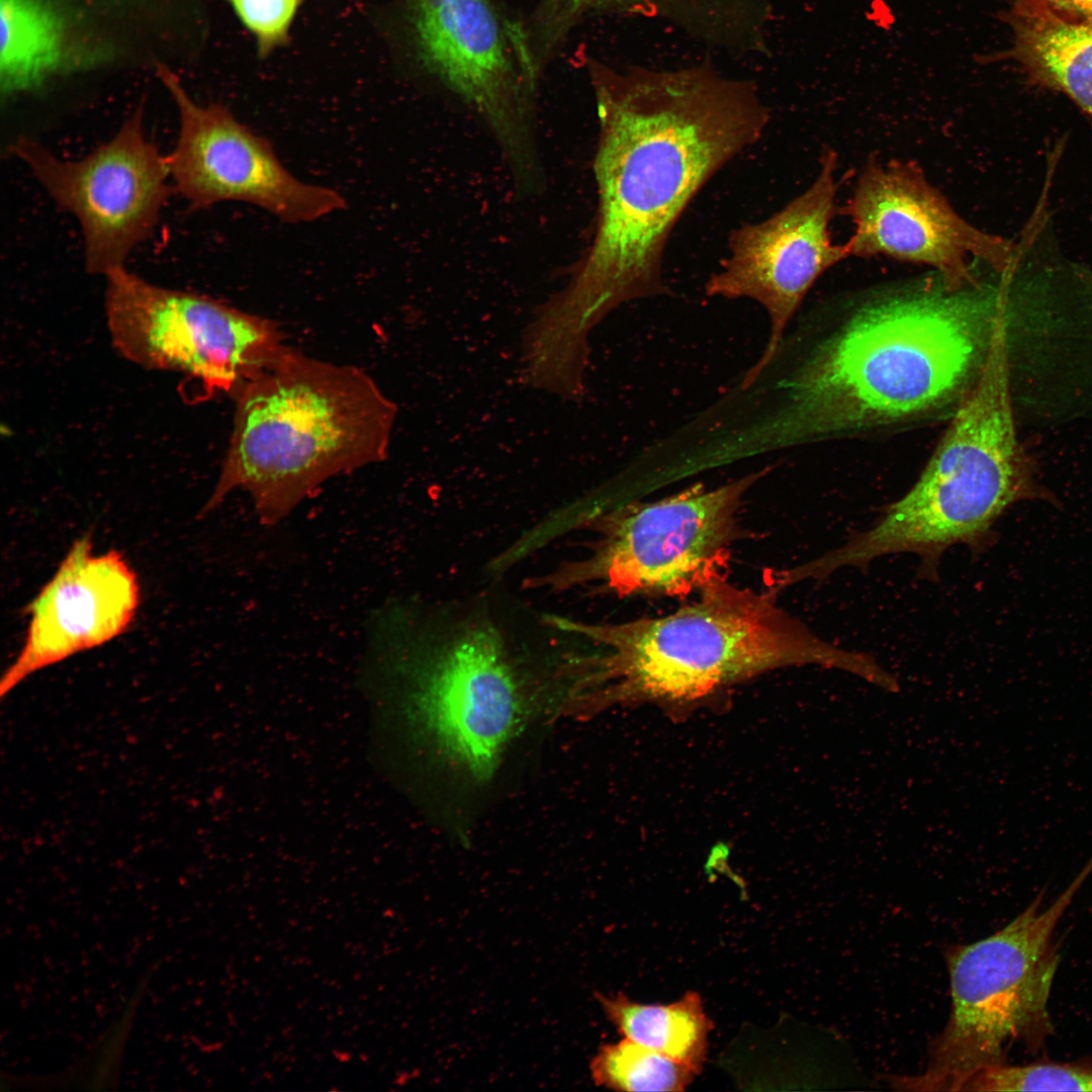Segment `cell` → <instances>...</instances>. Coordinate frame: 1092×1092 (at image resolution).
I'll return each mask as SVG.
<instances>
[{"mask_svg": "<svg viewBox=\"0 0 1092 1092\" xmlns=\"http://www.w3.org/2000/svg\"><path fill=\"white\" fill-rule=\"evenodd\" d=\"M598 207L568 285L547 300L586 335L619 305L664 295L668 239L687 207L756 144L768 111L754 91L704 74L596 72Z\"/></svg>", "mask_w": 1092, "mask_h": 1092, "instance_id": "cell-1", "label": "cell"}, {"mask_svg": "<svg viewBox=\"0 0 1092 1092\" xmlns=\"http://www.w3.org/2000/svg\"><path fill=\"white\" fill-rule=\"evenodd\" d=\"M979 287L924 290L856 310L785 382V443L954 411L983 367L997 311Z\"/></svg>", "mask_w": 1092, "mask_h": 1092, "instance_id": "cell-2", "label": "cell"}, {"mask_svg": "<svg viewBox=\"0 0 1092 1092\" xmlns=\"http://www.w3.org/2000/svg\"><path fill=\"white\" fill-rule=\"evenodd\" d=\"M555 629L587 639L600 652L570 656L560 711L585 717L628 700L692 701L775 668L814 664L869 679L875 659L817 637L769 595L717 574L697 601L656 618L587 624L544 615Z\"/></svg>", "mask_w": 1092, "mask_h": 1092, "instance_id": "cell-3", "label": "cell"}, {"mask_svg": "<svg viewBox=\"0 0 1092 1092\" xmlns=\"http://www.w3.org/2000/svg\"><path fill=\"white\" fill-rule=\"evenodd\" d=\"M235 394L230 445L203 514L240 489L272 526L332 477L387 456L396 405L356 366L285 347Z\"/></svg>", "mask_w": 1092, "mask_h": 1092, "instance_id": "cell-4", "label": "cell"}, {"mask_svg": "<svg viewBox=\"0 0 1092 1092\" xmlns=\"http://www.w3.org/2000/svg\"><path fill=\"white\" fill-rule=\"evenodd\" d=\"M1046 494L1016 437L1006 316L998 314L980 374L917 481L874 526L817 558L816 565L827 576L903 552L930 564L952 545L987 542L1005 510Z\"/></svg>", "mask_w": 1092, "mask_h": 1092, "instance_id": "cell-5", "label": "cell"}, {"mask_svg": "<svg viewBox=\"0 0 1092 1092\" xmlns=\"http://www.w3.org/2000/svg\"><path fill=\"white\" fill-rule=\"evenodd\" d=\"M376 654L406 679L421 734L476 782L489 780L525 717L517 646L486 602L386 611Z\"/></svg>", "mask_w": 1092, "mask_h": 1092, "instance_id": "cell-6", "label": "cell"}, {"mask_svg": "<svg viewBox=\"0 0 1092 1092\" xmlns=\"http://www.w3.org/2000/svg\"><path fill=\"white\" fill-rule=\"evenodd\" d=\"M1091 873L1092 856L1049 905L1043 889L998 931L947 952L948 1021L930 1043L925 1070L895 1078L897 1089L965 1091L977 1075L1005 1064L1014 1043L1029 1052L1043 1046L1060 960L1055 931Z\"/></svg>", "mask_w": 1092, "mask_h": 1092, "instance_id": "cell-7", "label": "cell"}, {"mask_svg": "<svg viewBox=\"0 0 1092 1092\" xmlns=\"http://www.w3.org/2000/svg\"><path fill=\"white\" fill-rule=\"evenodd\" d=\"M766 473L759 470L713 489L695 484L589 518L585 526L599 534L590 554L531 578L526 586L561 592L599 581L621 596L699 592L724 573L738 508Z\"/></svg>", "mask_w": 1092, "mask_h": 1092, "instance_id": "cell-8", "label": "cell"}, {"mask_svg": "<svg viewBox=\"0 0 1092 1092\" xmlns=\"http://www.w3.org/2000/svg\"><path fill=\"white\" fill-rule=\"evenodd\" d=\"M104 277L113 346L144 368L185 374L208 392L236 393L286 347L274 323L218 299L159 286L126 267Z\"/></svg>", "mask_w": 1092, "mask_h": 1092, "instance_id": "cell-9", "label": "cell"}, {"mask_svg": "<svg viewBox=\"0 0 1092 1092\" xmlns=\"http://www.w3.org/2000/svg\"><path fill=\"white\" fill-rule=\"evenodd\" d=\"M13 154L57 205L79 222L85 266L105 276L125 267L156 229L171 192L167 156L147 138L136 109L108 142L78 160L19 138Z\"/></svg>", "mask_w": 1092, "mask_h": 1092, "instance_id": "cell-10", "label": "cell"}, {"mask_svg": "<svg viewBox=\"0 0 1092 1092\" xmlns=\"http://www.w3.org/2000/svg\"><path fill=\"white\" fill-rule=\"evenodd\" d=\"M157 73L179 114L177 142L167 155L171 180L191 209L236 201L298 224L346 208L337 190L294 176L270 142L228 108L194 101L169 68L160 65Z\"/></svg>", "mask_w": 1092, "mask_h": 1092, "instance_id": "cell-11", "label": "cell"}, {"mask_svg": "<svg viewBox=\"0 0 1092 1092\" xmlns=\"http://www.w3.org/2000/svg\"><path fill=\"white\" fill-rule=\"evenodd\" d=\"M837 155L824 148L813 183L782 209L758 222H745L728 237L729 255L705 284V293L759 303L770 333L759 360L744 376L747 387L775 357L791 318L816 280L850 257L845 244L832 243L830 222L839 186Z\"/></svg>", "mask_w": 1092, "mask_h": 1092, "instance_id": "cell-12", "label": "cell"}, {"mask_svg": "<svg viewBox=\"0 0 1092 1092\" xmlns=\"http://www.w3.org/2000/svg\"><path fill=\"white\" fill-rule=\"evenodd\" d=\"M843 210L854 226L850 256L928 265L948 291L978 287L971 258L1009 266L1010 243L964 219L914 162H869Z\"/></svg>", "mask_w": 1092, "mask_h": 1092, "instance_id": "cell-13", "label": "cell"}, {"mask_svg": "<svg viewBox=\"0 0 1092 1092\" xmlns=\"http://www.w3.org/2000/svg\"><path fill=\"white\" fill-rule=\"evenodd\" d=\"M421 59L447 88L480 113L522 173L532 165L530 65L488 0H413Z\"/></svg>", "mask_w": 1092, "mask_h": 1092, "instance_id": "cell-14", "label": "cell"}, {"mask_svg": "<svg viewBox=\"0 0 1092 1092\" xmlns=\"http://www.w3.org/2000/svg\"><path fill=\"white\" fill-rule=\"evenodd\" d=\"M140 601L136 573L121 553L94 554L89 535L77 539L25 608L24 641L1 677V698L35 672L122 635Z\"/></svg>", "mask_w": 1092, "mask_h": 1092, "instance_id": "cell-15", "label": "cell"}, {"mask_svg": "<svg viewBox=\"0 0 1092 1092\" xmlns=\"http://www.w3.org/2000/svg\"><path fill=\"white\" fill-rule=\"evenodd\" d=\"M1005 15L1010 50L990 57L1018 62L1036 84L1066 94L1092 120V21L1055 11L1039 0H1011Z\"/></svg>", "mask_w": 1092, "mask_h": 1092, "instance_id": "cell-16", "label": "cell"}, {"mask_svg": "<svg viewBox=\"0 0 1092 1092\" xmlns=\"http://www.w3.org/2000/svg\"><path fill=\"white\" fill-rule=\"evenodd\" d=\"M598 999L608 1019L624 1037L701 1073L713 1024L698 993L688 992L667 1005L641 1004L621 993L600 994Z\"/></svg>", "mask_w": 1092, "mask_h": 1092, "instance_id": "cell-17", "label": "cell"}, {"mask_svg": "<svg viewBox=\"0 0 1092 1092\" xmlns=\"http://www.w3.org/2000/svg\"><path fill=\"white\" fill-rule=\"evenodd\" d=\"M64 58L60 18L44 0H1L2 89L24 91L42 82Z\"/></svg>", "mask_w": 1092, "mask_h": 1092, "instance_id": "cell-18", "label": "cell"}, {"mask_svg": "<svg viewBox=\"0 0 1092 1092\" xmlns=\"http://www.w3.org/2000/svg\"><path fill=\"white\" fill-rule=\"evenodd\" d=\"M593 1080L617 1091H685L696 1075L688 1066L629 1038L600 1048L590 1063Z\"/></svg>", "mask_w": 1092, "mask_h": 1092, "instance_id": "cell-19", "label": "cell"}, {"mask_svg": "<svg viewBox=\"0 0 1092 1092\" xmlns=\"http://www.w3.org/2000/svg\"><path fill=\"white\" fill-rule=\"evenodd\" d=\"M967 1090L1092 1092V1054L1068 1062L1005 1063L976 1076Z\"/></svg>", "mask_w": 1092, "mask_h": 1092, "instance_id": "cell-20", "label": "cell"}, {"mask_svg": "<svg viewBox=\"0 0 1092 1092\" xmlns=\"http://www.w3.org/2000/svg\"><path fill=\"white\" fill-rule=\"evenodd\" d=\"M262 54L283 43L301 0H226Z\"/></svg>", "mask_w": 1092, "mask_h": 1092, "instance_id": "cell-21", "label": "cell"}, {"mask_svg": "<svg viewBox=\"0 0 1092 1092\" xmlns=\"http://www.w3.org/2000/svg\"><path fill=\"white\" fill-rule=\"evenodd\" d=\"M623 0H546L550 32L558 34L565 30L581 14L601 6L615 4Z\"/></svg>", "mask_w": 1092, "mask_h": 1092, "instance_id": "cell-22", "label": "cell"}, {"mask_svg": "<svg viewBox=\"0 0 1092 1092\" xmlns=\"http://www.w3.org/2000/svg\"><path fill=\"white\" fill-rule=\"evenodd\" d=\"M1057 12L1092 21V0H1039Z\"/></svg>", "mask_w": 1092, "mask_h": 1092, "instance_id": "cell-23", "label": "cell"}]
</instances>
